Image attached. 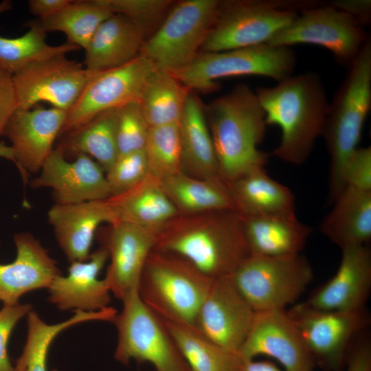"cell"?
Returning a JSON list of instances; mask_svg holds the SVG:
<instances>
[{"label": "cell", "instance_id": "8d00e7d4", "mask_svg": "<svg viewBox=\"0 0 371 371\" xmlns=\"http://www.w3.org/2000/svg\"><path fill=\"white\" fill-rule=\"evenodd\" d=\"M144 153L149 175L159 180L182 171L179 124L150 127Z\"/></svg>", "mask_w": 371, "mask_h": 371}, {"label": "cell", "instance_id": "4fadbf2b", "mask_svg": "<svg viewBox=\"0 0 371 371\" xmlns=\"http://www.w3.org/2000/svg\"><path fill=\"white\" fill-rule=\"evenodd\" d=\"M286 312L297 327L312 357L329 368H336L353 341L365 333L370 317L365 309L326 311L304 302L293 304Z\"/></svg>", "mask_w": 371, "mask_h": 371}, {"label": "cell", "instance_id": "30bf717a", "mask_svg": "<svg viewBox=\"0 0 371 371\" xmlns=\"http://www.w3.org/2000/svg\"><path fill=\"white\" fill-rule=\"evenodd\" d=\"M122 311L112 322L117 331L114 357L151 363L156 371H190L163 322L140 299L138 290L122 300Z\"/></svg>", "mask_w": 371, "mask_h": 371}, {"label": "cell", "instance_id": "484cf974", "mask_svg": "<svg viewBox=\"0 0 371 371\" xmlns=\"http://www.w3.org/2000/svg\"><path fill=\"white\" fill-rule=\"evenodd\" d=\"M319 225L320 232L341 249L368 245L371 239V191L346 187Z\"/></svg>", "mask_w": 371, "mask_h": 371}, {"label": "cell", "instance_id": "ffe728a7", "mask_svg": "<svg viewBox=\"0 0 371 371\" xmlns=\"http://www.w3.org/2000/svg\"><path fill=\"white\" fill-rule=\"evenodd\" d=\"M335 275L304 302L326 311H355L366 308L371 290V250L368 245L341 249Z\"/></svg>", "mask_w": 371, "mask_h": 371}, {"label": "cell", "instance_id": "6da1fadb", "mask_svg": "<svg viewBox=\"0 0 371 371\" xmlns=\"http://www.w3.org/2000/svg\"><path fill=\"white\" fill-rule=\"evenodd\" d=\"M154 249L183 258L213 280L229 276L250 256L241 216L234 210L179 214Z\"/></svg>", "mask_w": 371, "mask_h": 371}, {"label": "cell", "instance_id": "277c9868", "mask_svg": "<svg viewBox=\"0 0 371 371\" xmlns=\"http://www.w3.org/2000/svg\"><path fill=\"white\" fill-rule=\"evenodd\" d=\"M348 69L345 78L329 103L322 134L330 159L329 204H333L346 188L342 179L343 168L358 147L371 108L370 37Z\"/></svg>", "mask_w": 371, "mask_h": 371}, {"label": "cell", "instance_id": "5bb4252c", "mask_svg": "<svg viewBox=\"0 0 371 371\" xmlns=\"http://www.w3.org/2000/svg\"><path fill=\"white\" fill-rule=\"evenodd\" d=\"M155 68L150 61L139 56L120 67L94 72L67 112L60 135L76 130L102 112L138 100L148 77Z\"/></svg>", "mask_w": 371, "mask_h": 371}, {"label": "cell", "instance_id": "2e32d148", "mask_svg": "<svg viewBox=\"0 0 371 371\" xmlns=\"http://www.w3.org/2000/svg\"><path fill=\"white\" fill-rule=\"evenodd\" d=\"M256 315L230 276L214 280L200 306L195 328L219 346L238 354Z\"/></svg>", "mask_w": 371, "mask_h": 371}, {"label": "cell", "instance_id": "7bdbcfd3", "mask_svg": "<svg viewBox=\"0 0 371 371\" xmlns=\"http://www.w3.org/2000/svg\"><path fill=\"white\" fill-rule=\"evenodd\" d=\"M16 110V101L12 75L0 67V136Z\"/></svg>", "mask_w": 371, "mask_h": 371}, {"label": "cell", "instance_id": "9c48e42d", "mask_svg": "<svg viewBox=\"0 0 371 371\" xmlns=\"http://www.w3.org/2000/svg\"><path fill=\"white\" fill-rule=\"evenodd\" d=\"M296 56L289 47L265 44L223 52H200L193 62L173 74L190 90L214 91L217 80L232 76H260L280 82L291 76Z\"/></svg>", "mask_w": 371, "mask_h": 371}, {"label": "cell", "instance_id": "83f0119b", "mask_svg": "<svg viewBox=\"0 0 371 371\" xmlns=\"http://www.w3.org/2000/svg\"><path fill=\"white\" fill-rule=\"evenodd\" d=\"M236 210L243 216H293L295 198L265 168L251 171L227 184Z\"/></svg>", "mask_w": 371, "mask_h": 371}, {"label": "cell", "instance_id": "7c38bea8", "mask_svg": "<svg viewBox=\"0 0 371 371\" xmlns=\"http://www.w3.org/2000/svg\"><path fill=\"white\" fill-rule=\"evenodd\" d=\"M93 74L66 55L34 62L12 75L16 109L45 102L67 112Z\"/></svg>", "mask_w": 371, "mask_h": 371}, {"label": "cell", "instance_id": "f1b7e54d", "mask_svg": "<svg viewBox=\"0 0 371 371\" xmlns=\"http://www.w3.org/2000/svg\"><path fill=\"white\" fill-rule=\"evenodd\" d=\"M108 199L115 209L120 221L136 224L156 237L179 214L160 180L150 175L129 190Z\"/></svg>", "mask_w": 371, "mask_h": 371}, {"label": "cell", "instance_id": "52a82bcc", "mask_svg": "<svg viewBox=\"0 0 371 371\" xmlns=\"http://www.w3.org/2000/svg\"><path fill=\"white\" fill-rule=\"evenodd\" d=\"M314 3L271 0L220 1L214 26L201 52H223L267 43Z\"/></svg>", "mask_w": 371, "mask_h": 371}, {"label": "cell", "instance_id": "7dc6e473", "mask_svg": "<svg viewBox=\"0 0 371 371\" xmlns=\"http://www.w3.org/2000/svg\"><path fill=\"white\" fill-rule=\"evenodd\" d=\"M238 371H284L270 361L241 360Z\"/></svg>", "mask_w": 371, "mask_h": 371}, {"label": "cell", "instance_id": "7402d4cb", "mask_svg": "<svg viewBox=\"0 0 371 371\" xmlns=\"http://www.w3.org/2000/svg\"><path fill=\"white\" fill-rule=\"evenodd\" d=\"M109 259L107 249L101 246L85 261L71 262L67 276H58L47 288L49 301L62 311L86 312L109 307L111 291L104 279L98 278Z\"/></svg>", "mask_w": 371, "mask_h": 371}, {"label": "cell", "instance_id": "f6af8a7d", "mask_svg": "<svg viewBox=\"0 0 371 371\" xmlns=\"http://www.w3.org/2000/svg\"><path fill=\"white\" fill-rule=\"evenodd\" d=\"M71 2V0H30V12L37 19L49 17L58 12Z\"/></svg>", "mask_w": 371, "mask_h": 371}, {"label": "cell", "instance_id": "4dcf8cb0", "mask_svg": "<svg viewBox=\"0 0 371 371\" xmlns=\"http://www.w3.org/2000/svg\"><path fill=\"white\" fill-rule=\"evenodd\" d=\"M117 314L115 308L109 306L97 311H75V314L62 322L49 324L31 311L27 315V336L22 354L18 359L14 371H47V355L54 339L66 328L88 321L112 322ZM57 371V370H54Z\"/></svg>", "mask_w": 371, "mask_h": 371}, {"label": "cell", "instance_id": "f35d334b", "mask_svg": "<svg viewBox=\"0 0 371 371\" xmlns=\"http://www.w3.org/2000/svg\"><path fill=\"white\" fill-rule=\"evenodd\" d=\"M149 129L137 100L119 107L117 120L119 155L144 150Z\"/></svg>", "mask_w": 371, "mask_h": 371}, {"label": "cell", "instance_id": "d4e9b609", "mask_svg": "<svg viewBox=\"0 0 371 371\" xmlns=\"http://www.w3.org/2000/svg\"><path fill=\"white\" fill-rule=\"evenodd\" d=\"M240 216L251 256L299 254L312 231L296 215Z\"/></svg>", "mask_w": 371, "mask_h": 371}, {"label": "cell", "instance_id": "603a6c76", "mask_svg": "<svg viewBox=\"0 0 371 371\" xmlns=\"http://www.w3.org/2000/svg\"><path fill=\"white\" fill-rule=\"evenodd\" d=\"M16 248L15 260L0 264V300L4 305H14L25 293L48 288L61 272L56 262L29 232L14 236Z\"/></svg>", "mask_w": 371, "mask_h": 371}, {"label": "cell", "instance_id": "3957f363", "mask_svg": "<svg viewBox=\"0 0 371 371\" xmlns=\"http://www.w3.org/2000/svg\"><path fill=\"white\" fill-rule=\"evenodd\" d=\"M219 173L227 185L257 169L265 168L269 154L258 149L267 124L255 91L245 83L205 106Z\"/></svg>", "mask_w": 371, "mask_h": 371}, {"label": "cell", "instance_id": "c3c4849f", "mask_svg": "<svg viewBox=\"0 0 371 371\" xmlns=\"http://www.w3.org/2000/svg\"><path fill=\"white\" fill-rule=\"evenodd\" d=\"M0 157L14 161V155L12 148L4 142H0Z\"/></svg>", "mask_w": 371, "mask_h": 371}, {"label": "cell", "instance_id": "9a60e30c", "mask_svg": "<svg viewBox=\"0 0 371 371\" xmlns=\"http://www.w3.org/2000/svg\"><path fill=\"white\" fill-rule=\"evenodd\" d=\"M241 360L272 357L284 371H312L315 360L284 310L256 312L250 330L238 352Z\"/></svg>", "mask_w": 371, "mask_h": 371}, {"label": "cell", "instance_id": "cb8c5ba5", "mask_svg": "<svg viewBox=\"0 0 371 371\" xmlns=\"http://www.w3.org/2000/svg\"><path fill=\"white\" fill-rule=\"evenodd\" d=\"M145 41L138 25L113 14L100 24L85 49V67L99 72L123 66L139 56Z\"/></svg>", "mask_w": 371, "mask_h": 371}, {"label": "cell", "instance_id": "74e56055", "mask_svg": "<svg viewBox=\"0 0 371 371\" xmlns=\"http://www.w3.org/2000/svg\"><path fill=\"white\" fill-rule=\"evenodd\" d=\"M112 14L132 20L143 30L146 41L161 24L174 5L170 0H98Z\"/></svg>", "mask_w": 371, "mask_h": 371}, {"label": "cell", "instance_id": "8992f818", "mask_svg": "<svg viewBox=\"0 0 371 371\" xmlns=\"http://www.w3.org/2000/svg\"><path fill=\"white\" fill-rule=\"evenodd\" d=\"M220 1L185 0L172 5L155 32L144 43L139 56L154 66L177 74L188 67L216 21Z\"/></svg>", "mask_w": 371, "mask_h": 371}, {"label": "cell", "instance_id": "ab89813d", "mask_svg": "<svg viewBox=\"0 0 371 371\" xmlns=\"http://www.w3.org/2000/svg\"><path fill=\"white\" fill-rule=\"evenodd\" d=\"M149 175L144 150L120 155L106 177L112 196L119 195L135 187Z\"/></svg>", "mask_w": 371, "mask_h": 371}, {"label": "cell", "instance_id": "1f68e13d", "mask_svg": "<svg viewBox=\"0 0 371 371\" xmlns=\"http://www.w3.org/2000/svg\"><path fill=\"white\" fill-rule=\"evenodd\" d=\"M191 91L172 74L155 68L137 100L149 126L179 124Z\"/></svg>", "mask_w": 371, "mask_h": 371}, {"label": "cell", "instance_id": "4316f807", "mask_svg": "<svg viewBox=\"0 0 371 371\" xmlns=\"http://www.w3.org/2000/svg\"><path fill=\"white\" fill-rule=\"evenodd\" d=\"M182 166L194 177L222 180L205 106L191 91L179 122Z\"/></svg>", "mask_w": 371, "mask_h": 371}, {"label": "cell", "instance_id": "bcb514c9", "mask_svg": "<svg viewBox=\"0 0 371 371\" xmlns=\"http://www.w3.org/2000/svg\"><path fill=\"white\" fill-rule=\"evenodd\" d=\"M347 371H371V348L361 344L355 346L349 359Z\"/></svg>", "mask_w": 371, "mask_h": 371}, {"label": "cell", "instance_id": "8fae6325", "mask_svg": "<svg viewBox=\"0 0 371 371\" xmlns=\"http://www.w3.org/2000/svg\"><path fill=\"white\" fill-rule=\"evenodd\" d=\"M370 36L351 15L328 3L309 6L267 43L289 47L313 44L328 49L336 60L350 67Z\"/></svg>", "mask_w": 371, "mask_h": 371}, {"label": "cell", "instance_id": "44dd1931", "mask_svg": "<svg viewBox=\"0 0 371 371\" xmlns=\"http://www.w3.org/2000/svg\"><path fill=\"white\" fill-rule=\"evenodd\" d=\"M56 240L70 262L90 256L96 229L103 223L120 221L109 199L74 204H54L47 212Z\"/></svg>", "mask_w": 371, "mask_h": 371}, {"label": "cell", "instance_id": "ac0fdd59", "mask_svg": "<svg viewBox=\"0 0 371 371\" xmlns=\"http://www.w3.org/2000/svg\"><path fill=\"white\" fill-rule=\"evenodd\" d=\"M67 111L51 107L16 109L3 135L10 142L14 162L22 175L39 172L54 150L61 133Z\"/></svg>", "mask_w": 371, "mask_h": 371}, {"label": "cell", "instance_id": "b9f144b4", "mask_svg": "<svg viewBox=\"0 0 371 371\" xmlns=\"http://www.w3.org/2000/svg\"><path fill=\"white\" fill-rule=\"evenodd\" d=\"M32 311L29 304L3 305L0 310V371H14L8 357L7 346L18 322Z\"/></svg>", "mask_w": 371, "mask_h": 371}, {"label": "cell", "instance_id": "d6a6232c", "mask_svg": "<svg viewBox=\"0 0 371 371\" xmlns=\"http://www.w3.org/2000/svg\"><path fill=\"white\" fill-rule=\"evenodd\" d=\"M117 109L102 112L85 125L67 133L64 144L59 148L63 153L69 151L76 156L82 154L91 157L106 173L119 157Z\"/></svg>", "mask_w": 371, "mask_h": 371}, {"label": "cell", "instance_id": "ee69618b", "mask_svg": "<svg viewBox=\"0 0 371 371\" xmlns=\"http://www.w3.org/2000/svg\"><path fill=\"white\" fill-rule=\"evenodd\" d=\"M328 4L351 15L363 26L370 22V0H335Z\"/></svg>", "mask_w": 371, "mask_h": 371}, {"label": "cell", "instance_id": "f546056e", "mask_svg": "<svg viewBox=\"0 0 371 371\" xmlns=\"http://www.w3.org/2000/svg\"><path fill=\"white\" fill-rule=\"evenodd\" d=\"M160 181L179 214L236 210L228 186L222 180L199 179L181 171Z\"/></svg>", "mask_w": 371, "mask_h": 371}, {"label": "cell", "instance_id": "836d02e7", "mask_svg": "<svg viewBox=\"0 0 371 371\" xmlns=\"http://www.w3.org/2000/svg\"><path fill=\"white\" fill-rule=\"evenodd\" d=\"M162 322L190 371H238L241 359L237 353L219 346L196 328Z\"/></svg>", "mask_w": 371, "mask_h": 371}, {"label": "cell", "instance_id": "5b68a950", "mask_svg": "<svg viewBox=\"0 0 371 371\" xmlns=\"http://www.w3.org/2000/svg\"><path fill=\"white\" fill-rule=\"evenodd\" d=\"M214 280L183 258L153 249L147 258L138 294L161 320L195 328L198 311Z\"/></svg>", "mask_w": 371, "mask_h": 371}, {"label": "cell", "instance_id": "e575fe53", "mask_svg": "<svg viewBox=\"0 0 371 371\" xmlns=\"http://www.w3.org/2000/svg\"><path fill=\"white\" fill-rule=\"evenodd\" d=\"M113 14L98 0L71 1L55 14L30 21L45 32H61L67 43L85 49L100 24Z\"/></svg>", "mask_w": 371, "mask_h": 371}, {"label": "cell", "instance_id": "e0dca14e", "mask_svg": "<svg viewBox=\"0 0 371 371\" xmlns=\"http://www.w3.org/2000/svg\"><path fill=\"white\" fill-rule=\"evenodd\" d=\"M31 185L52 190L56 203L74 204L111 197L106 173L101 166L86 155L68 161L62 150L54 148Z\"/></svg>", "mask_w": 371, "mask_h": 371}, {"label": "cell", "instance_id": "7a4b0ae2", "mask_svg": "<svg viewBox=\"0 0 371 371\" xmlns=\"http://www.w3.org/2000/svg\"><path fill=\"white\" fill-rule=\"evenodd\" d=\"M255 93L266 124L281 131L280 143L271 155L287 164L304 163L322 136L329 106L319 74L292 75L274 87H260Z\"/></svg>", "mask_w": 371, "mask_h": 371}, {"label": "cell", "instance_id": "ba28073f", "mask_svg": "<svg viewBox=\"0 0 371 371\" xmlns=\"http://www.w3.org/2000/svg\"><path fill=\"white\" fill-rule=\"evenodd\" d=\"M255 312L284 310L305 291L313 268L300 254L282 256H249L229 276Z\"/></svg>", "mask_w": 371, "mask_h": 371}, {"label": "cell", "instance_id": "d6986e66", "mask_svg": "<svg viewBox=\"0 0 371 371\" xmlns=\"http://www.w3.org/2000/svg\"><path fill=\"white\" fill-rule=\"evenodd\" d=\"M110 226L102 245L107 249L110 259L104 279L111 293L122 300L138 290L147 258L155 246L157 237L128 221H118Z\"/></svg>", "mask_w": 371, "mask_h": 371}, {"label": "cell", "instance_id": "60d3db41", "mask_svg": "<svg viewBox=\"0 0 371 371\" xmlns=\"http://www.w3.org/2000/svg\"><path fill=\"white\" fill-rule=\"evenodd\" d=\"M345 187L371 191V147H357L347 159L342 170Z\"/></svg>", "mask_w": 371, "mask_h": 371}, {"label": "cell", "instance_id": "d590c367", "mask_svg": "<svg viewBox=\"0 0 371 371\" xmlns=\"http://www.w3.org/2000/svg\"><path fill=\"white\" fill-rule=\"evenodd\" d=\"M12 7L10 1L0 2V14ZM21 36L6 38L0 36V67L14 74L27 65L41 60L67 54L79 49L78 46L65 43L60 45L47 43L46 32L32 25Z\"/></svg>", "mask_w": 371, "mask_h": 371}]
</instances>
